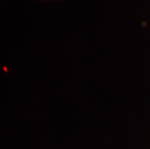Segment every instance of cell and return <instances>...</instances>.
I'll return each instance as SVG.
<instances>
[{"mask_svg": "<svg viewBox=\"0 0 150 149\" xmlns=\"http://www.w3.org/2000/svg\"><path fill=\"white\" fill-rule=\"evenodd\" d=\"M32 1H38V2H52V1H59V0H32Z\"/></svg>", "mask_w": 150, "mask_h": 149, "instance_id": "obj_1", "label": "cell"}]
</instances>
